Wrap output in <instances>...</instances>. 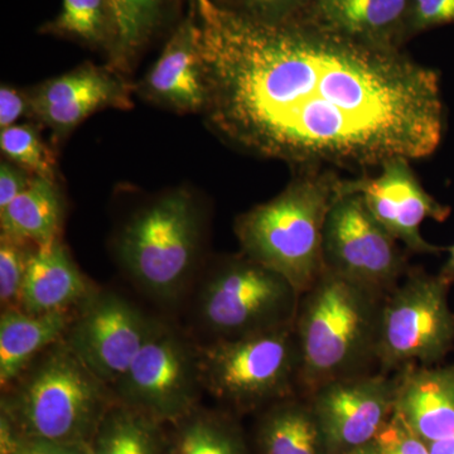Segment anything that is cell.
I'll list each match as a JSON object with an SVG mask.
<instances>
[{"label": "cell", "mask_w": 454, "mask_h": 454, "mask_svg": "<svg viewBox=\"0 0 454 454\" xmlns=\"http://www.w3.org/2000/svg\"><path fill=\"white\" fill-rule=\"evenodd\" d=\"M256 454H331L309 397H286L258 413L254 430Z\"/></svg>", "instance_id": "d6986e66"}, {"label": "cell", "mask_w": 454, "mask_h": 454, "mask_svg": "<svg viewBox=\"0 0 454 454\" xmlns=\"http://www.w3.org/2000/svg\"><path fill=\"white\" fill-rule=\"evenodd\" d=\"M203 391L230 413L258 414L300 394L301 360L294 328L234 340L199 342Z\"/></svg>", "instance_id": "52a82bcc"}, {"label": "cell", "mask_w": 454, "mask_h": 454, "mask_svg": "<svg viewBox=\"0 0 454 454\" xmlns=\"http://www.w3.org/2000/svg\"><path fill=\"white\" fill-rule=\"evenodd\" d=\"M310 0H215L221 8L239 16L264 23L295 20Z\"/></svg>", "instance_id": "83f0119b"}, {"label": "cell", "mask_w": 454, "mask_h": 454, "mask_svg": "<svg viewBox=\"0 0 454 454\" xmlns=\"http://www.w3.org/2000/svg\"><path fill=\"white\" fill-rule=\"evenodd\" d=\"M134 90L112 65L86 62L27 91L31 119L49 128L53 138L62 139L98 110L130 109Z\"/></svg>", "instance_id": "5bb4252c"}, {"label": "cell", "mask_w": 454, "mask_h": 454, "mask_svg": "<svg viewBox=\"0 0 454 454\" xmlns=\"http://www.w3.org/2000/svg\"><path fill=\"white\" fill-rule=\"evenodd\" d=\"M454 25V0H411L405 25V42L417 35Z\"/></svg>", "instance_id": "f1b7e54d"}, {"label": "cell", "mask_w": 454, "mask_h": 454, "mask_svg": "<svg viewBox=\"0 0 454 454\" xmlns=\"http://www.w3.org/2000/svg\"><path fill=\"white\" fill-rule=\"evenodd\" d=\"M430 454H454V437L429 444Z\"/></svg>", "instance_id": "e575fe53"}, {"label": "cell", "mask_w": 454, "mask_h": 454, "mask_svg": "<svg viewBox=\"0 0 454 454\" xmlns=\"http://www.w3.org/2000/svg\"><path fill=\"white\" fill-rule=\"evenodd\" d=\"M394 375V414L426 443L454 437V364L406 366Z\"/></svg>", "instance_id": "e0dca14e"}, {"label": "cell", "mask_w": 454, "mask_h": 454, "mask_svg": "<svg viewBox=\"0 0 454 454\" xmlns=\"http://www.w3.org/2000/svg\"><path fill=\"white\" fill-rule=\"evenodd\" d=\"M411 0H310L295 20L373 49L402 51Z\"/></svg>", "instance_id": "2e32d148"}, {"label": "cell", "mask_w": 454, "mask_h": 454, "mask_svg": "<svg viewBox=\"0 0 454 454\" xmlns=\"http://www.w3.org/2000/svg\"><path fill=\"white\" fill-rule=\"evenodd\" d=\"M450 286L439 273L411 268L385 297L378 346L381 372L391 375L406 366L438 365L447 356L454 348Z\"/></svg>", "instance_id": "9c48e42d"}, {"label": "cell", "mask_w": 454, "mask_h": 454, "mask_svg": "<svg viewBox=\"0 0 454 454\" xmlns=\"http://www.w3.org/2000/svg\"><path fill=\"white\" fill-rule=\"evenodd\" d=\"M399 244L360 193L340 192L325 220V270L387 297L411 268Z\"/></svg>", "instance_id": "30bf717a"}, {"label": "cell", "mask_w": 454, "mask_h": 454, "mask_svg": "<svg viewBox=\"0 0 454 454\" xmlns=\"http://www.w3.org/2000/svg\"><path fill=\"white\" fill-rule=\"evenodd\" d=\"M327 438L331 454L376 441L395 411L396 379L369 372L325 384L307 395Z\"/></svg>", "instance_id": "4fadbf2b"}, {"label": "cell", "mask_w": 454, "mask_h": 454, "mask_svg": "<svg viewBox=\"0 0 454 454\" xmlns=\"http://www.w3.org/2000/svg\"><path fill=\"white\" fill-rule=\"evenodd\" d=\"M113 390L122 404L173 426L201 405L199 342L184 325L155 316L151 333Z\"/></svg>", "instance_id": "ba28073f"}, {"label": "cell", "mask_w": 454, "mask_h": 454, "mask_svg": "<svg viewBox=\"0 0 454 454\" xmlns=\"http://www.w3.org/2000/svg\"><path fill=\"white\" fill-rule=\"evenodd\" d=\"M376 441L382 454H430L429 444L415 435L396 414L393 415Z\"/></svg>", "instance_id": "f546056e"}, {"label": "cell", "mask_w": 454, "mask_h": 454, "mask_svg": "<svg viewBox=\"0 0 454 454\" xmlns=\"http://www.w3.org/2000/svg\"><path fill=\"white\" fill-rule=\"evenodd\" d=\"M340 454H382V450L378 441H373L372 443L365 444V446L354 448V450H346V452Z\"/></svg>", "instance_id": "d590c367"}, {"label": "cell", "mask_w": 454, "mask_h": 454, "mask_svg": "<svg viewBox=\"0 0 454 454\" xmlns=\"http://www.w3.org/2000/svg\"><path fill=\"white\" fill-rule=\"evenodd\" d=\"M86 454H170L169 427L116 402L98 424Z\"/></svg>", "instance_id": "603a6c76"}, {"label": "cell", "mask_w": 454, "mask_h": 454, "mask_svg": "<svg viewBox=\"0 0 454 454\" xmlns=\"http://www.w3.org/2000/svg\"><path fill=\"white\" fill-rule=\"evenodd\" d=\"M65 212L59 184L35 177L20 196L0 210V235L46 247L61 239Z\"/></svg>", "instance_id": "7402d4cb"}, {"label": "cell", "mask_w": 454, "mask_h": 454, "mask_svg": "<svg viewBox=\"0 0 454 454\" xmlns=\"http://www.w3.org/2000/svg\"><path fill=\"white\" fill-rule=\"evenodd\" d=\"M116 27L109 65L129 73L143 51L169 27L181 22L184 0H109Z\"/></svg>", "instance_id": "44dd1931"}, {"label": "cell", "mask_w": 454, "mask_h": 454, "mask_svg": "<svg viewBox=\"0 0 454 454\" xmlns=\"http://www.w3.org/2000/svg\"><path fill=\"white\" fill-rule=\"evenodd\" d=\"M448 250V259L439 271V276L443 277L450 286H454V245Z\"/></svg>", "instance_id": "836d02e7"}, {"label": "cell", "mask_w": 454, "mask_h": 454, "mask_svg": "<svg viewBox=\"0 0 454 454\" xmlns=\"http://www.w3.org/2000/svg\"><path fill=\"white\" fill-rule=\"evenodd\" d=\"M35 176L16 164L3 160L0 164V210L20 196L31 184Z\"/></svg>", "instance_id": "1f68e13d"}, {"label": "cell", "mask_w": 454, "mask_h": 454, "mask_svg": "<svg viewBox=\"0 0 454 454\" xmlns=\"http://www.w3.org/2000/svg\"><path fill=\"white\" fill-rule=\"evenodd\" d=\"M136 91L149 103L178 114L203 113L207 98L195 9L173 28L166 46Z\"/></svg>", "instance_id": "9a60e30c"}, {"label": "cell", "mask_w": 454, "mask_h": 454, "mask_svg": "<svg viewBox=\"0 0 454 454\" xmlns=\"http://www.w3.org/2000/svg\"><path fill=\"white\" fill-rule=\"evenodd\" d=\"M170 454H252L236 415L199 405L169 427Z\"/></svg>", "instance_id": "cb8c5ba5"}, {"label": "cell", "mask_w": 454, "mask_h": 454, "mask_svg": "<svg viewBox=\"0 0 454 454\" xmlns=\"http://www.w3.org/2000/svg\"><path fill=\"white\" fill-rule=\"evenodd\" d=\"M38 247L28 241L0 235V307L20 309V294L29 262Z\"/></svg>", "instance_id": "4316f807"}, {"label": "cell", "mask_w": 454, "mask_h": 454, "mask_svg": "<svg viewBox=\"0 0 454 454\" xmlns=\"http://www.w3.org/2000/svg\"><path fill=\"white\" fill-rule=\"evenodd\" d=\"M385 297L325 270L301 293L293 328L300 351V394L373 372Z\"/></svg>", "instance_id": "277c9868"}, {"label": "cell", "mask_w": 454, "mask_h": 454, "mask_svg": "<svg viewBox=\"0 0 454 454\" xmlns=\"http://www.w3.org/2000/svg\"><path fill=\"white\" fill-rule=\"evenodd\" d=\"M0 149L5 160L32 176L57 184L56 155L33 124L13 125L0 131Z\"/></svg>", "instance_id": "484cf974"}, {"label": "cell", "mask_w": 454, "mask_h": 454, "mask_svg": "<svg viewBox=\"0 0 454 454\" xmlns=\"http://www.w3.org/2000/svg\"><path fill=\"white\" fill-rule=\"evenodd\" d=\"M12 454H86V448L26 439Z\"/></svg>", "instance_id": "d6a6232c"}, {"label": "cell", "mask_w": 454, "mask_h": 454, "mask_svg": "<svg viewBox=\"0 0 454 454\" xmlns=\"http://www.w3.org/2000/svg\"><path fill=\"white\" fill-rule=\"evenodd\" d=\"M116 402L113 387L61 340L3 387L0 418L22 441L86 448Z\"/></svg>", "instance_id": "3957f363"}, {"label": "cell", "mask_w": 454, "mask_h": 454, "mask_svg": "<svg viewBox=\"0 0 454 454\" xmlns=\"http://www.w3.org/2000/svg\"><path fill=\"white\" fill-rule=\"evenodd\" d=\"M98 286L82 273L61 239L38 247L29 262L20 309L35 315L74 313Z\"/></svg>", "instance_id": "ac0fdd59"}, {"label": "cell", "mask_w": 454, "mask_h": 454, "mask_svg": "<svg viewBox=\"0 0 454 454\" xmlns=\"http://www.w3.org/2000/svg\"><path fill=\"white\" fill-rule=\"evenodd\" d=\"M74 313L35 315L20 309L0 315V389L11 384L42 351L64 340Z\"/></svg>", "instance_id": "ffe728a7"}, {"label": "cell", "mask_w": 454, "mask_h": 454, "mask_svg": "<svg viewBox=\"0 0 454 454\" xmlns=\"http://www.w3.org/2000/svg\"><path fill=\"white\" fill-rule=\"evenodd\" d=\"M207 215L187 188L167 191L133 212L114 240L125 277L163 309L186 301L207 259Z\"/></svg>", "instance_id": "7a4b0ae2"}, {"label": "cell", "mask_w": 454, "mask_h": 454, "mask_svg": "<svg viewBox=\"0 0 454 454\" xmlns=\"http://www.w3.org/2000/svg\"><path fill=\"white\" fill-rule=\"evenodd\" d=\"M411 162L394 158L382 164L379 175L363 173L355 179H342L340 192L360 193L373 217L406 252L437 255L446 249L423 238L422 223L428 219L443 223L450 215V207L428 193Z\"/></svg>", "instance_id": "7c38bea8"}, {"label": "cell", "mask_w": 454, "mask_h": 454, "mask_svg": "<svg viewBox=\"0 0 454 454\" xmlns=\"http://www.w3.org/2000/svg\"><path fill=\"white\" fill-rule=\"evenodd\" d=\"M40 32L106 51L109 57L115 47V20L109 0H62L59 13L41 26Z\"/></svg>", "instance_id": "d4e9b609"}, {"label": "cell", "mask_w": 454, "mask_h": 454, "mask_svg": "<svg viewBox=\"0 0 454 454\" xmlns=\"http://www.w3.org/2000/svg\"><path fill=\"white\" fill-rule=\"evenodd\" d=\"M23 116L31 118V101L27 90L2 85L0 88V129L16 125Z\"/></svg>", "instance_id": "4dcf8cb0"}, {"label": "cell", "mask_w": 454, "mask_h": 454, "mask_svg": "<svg viewBox=\"0 0 454 454\" xmlns=\"http://www.w3.org/2000/svg\"><path fill=\"white\" fill-rule=\"evenodd\" d=\"M208 128L227 145L303 169L366 173L394 158L430 157L446 110L439 74L402 51L373 49L315 27L264 23L190 0Z\"/></svg>", "instance_id": "6da1fadb"}, {"label": "cell", "mask_w": 454, "mask_h": 454, "mask_svg": "<svg viewBox=\"0 0 454 454\" xmlns=\"http://www.w3.org/2000/svg\"><path fill=\"white\" fill-rule=\"evenodd\" d=\"M301 294L288 279L240 252L203 265L188 303L187 331L197 342L234 340L288 327Z\"/></svg>", "instance_id": "8992f818"}, {"label": "cell", "mask_w": 454, "mask_h": 454, "mask_svg": "<svg viewBox=\"0 0 454 454\" xmlns=\"http://www.w3.org/2000/svg\"><path fill=\"white\" fill-rule=\"evenodd\" d=\"M154 318L121 293L98 286L74 310L64 340L95 375L114 387L151 333Z\"/></svg>", "instance_id": "8fae6325"}, {"label": "cell", "mask_w": 454, "mask_h": 454, "mask_svg": "<svg viewBox=\"0 0 454 454\" xmlns=\"http://www.w3.org/2000/svg\"><path fill=\"white\" fill-rule=\"evenodd\" d=\"M333 169L298 170L279 195L235 221L241 252L282 274L301 294L325 271V220L340 193Z\"/></svg>", "instance_id": "5b68a950"}]
</instances>
